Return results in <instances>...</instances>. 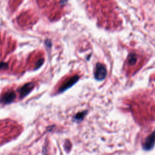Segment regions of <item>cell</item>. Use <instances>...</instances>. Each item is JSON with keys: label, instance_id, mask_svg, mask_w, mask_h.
Wrapping results in <instances>:
<instances>
[{"label": "cell", "instance_id": "obj_1", "mask_svg": "<svg viewBox=\"0 0 155 155\" xmlns=\"http://www.w3.org/2000/svg\"><path fill=\"white\" fill-rule=\"evenodd\" d=\"M107 69L105 65L101 63H97L94 71V78L97 81H102L107 76Z\"/></svg>", "mask_w": 155, "mask_h": 155}, {"label": "cell", "instance_id": "obj_2", "mask_svg": "<svg viewBox=\"0 0 155 155\" xmlns=\"http://www.w3.org/2000/svg\"><path fill=\"white\" fill-rule=\"evenodd\" d=\"M154 143H155V131L152 133L150 135H149L147 137L143 146V148L146 150H150L154 147Z\"/></svg>", "mask_w": 155, "mask_h": 155}, {"label": "cell", "instance_id": "obj_3", "mask_svg": "<svg viewBox=\"0 0 155 155\" xmlns=\"http://www.w3.org/2000/svg\"><path fill=\"white\" fill-rule=\"evenodd\" d=\"M33 88V83H28L25 84L23 87H22L19 90V93L21 97H23L27 95L30 91Z\"/></svg>", "mask_w": 155, "mask_h": 155}, {"label": "cell", "instance_id": "obj_4", "mask_svg": "<svg viewBox=\"0 0 155 155\" xmlns=\"http://www.w3.org/2000/svg\"><path fill=\"white\" fill-rule=\"evenodd\" d=\"M79 79V77L78 76H73V78H71V79H70L68 81H67L59 89V92H63L64 91L66 90L67 89H68V88H70L71 86H72L73 85H74L76 82Z\"/></svg>", "mask_w": 155, "mask_h": 155}, {"label": "cell", "instance_id": "obj_5", "mask_svg": "<svg viewBox=\"0 0 155 155\" xmlns=\"http://www.w3.org/2000/svg\"><path fill=\"white\" fill-rule=\"evenodd\" d=\"M15 97V94L13 91L7 92L1 98V102L4 103V104H7L10 103L13 101Z\"/></svg>", "mask_w": 155, "mask_h": 155}, {"label": "cell", "instance_id": "obj_6", "mask_svg": "<svg viewBox=\"0 0 155 155\" xmlns=\"http://www.w3.org/2000/svg\"><path fill=\"white\" fill-rule=\"evenodd\" d=\"M137 61L136 56L134 54H130L128 56V61L130 64H134Z\"/></svg>", "mask_w": 155, "mask_h": 155}, {"label": "cell", "instance_id": "obj_7", "mask_svg": "<svg viewBox=\"0 0 155 155\" xmlns=\"http://www.w3.org/2000/svg\"><path fill=\"white\" fill-rule=\"evenodd\" d=\"M85 112H81V113H79L78 114H77L76 116H75V119L76 120H82L84 116H85Z\"/></svg>", "mask_w": 155, "mask_h": 155}]
</instances>
